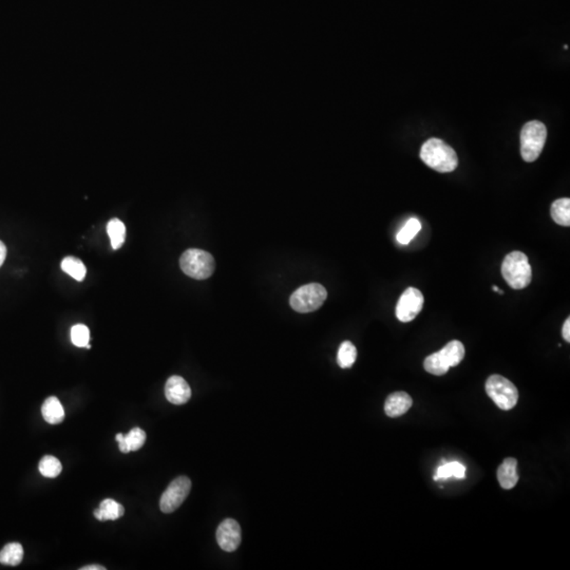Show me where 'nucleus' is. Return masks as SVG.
Instances as JSON below:
<instances>
[{"label":"nucleus","instance_id":"obj_1","mask_svg":"<svg viewBox=\"0 0 570 570\" xmlns=\"http://www.w3.org/2000/svg\"><path fill=\"white\" fill-rule=\"evenodd\" d=\"M420 159L436 172L447 174L457 169L459 165L457 153L452 147L440 139H428L422 146Z\"/></svg>","mask_w":570,"mask_h":570},{"label":"nucleus","instance_id":"obj_2","mask_svg":"<svg viewBox=\"0 0 570 570\" xmlns=\"http://www.w3.org/2000/svg\"><path fill=\"white\" fill-rule=\"evenodd\" d=\"M465 357V347L459 340L447 343L440 352L428 356L424 359V368L428 373L443 376L448 373L450 368L457 367Z\"/></svg>","mask_w":570,"mask_h":570},{"label":"nucleus","instance_id":"obj_3","mask_svg":"<svg viewBox=\"0 0 570 570\" xmlns=\"http://www.w3.org/2000/svg\"><path fill=\"white\" fill-rule=\"evenodd\" d=\"M502 274L510 288L522 290L527 288L532 280V268L527 256L522 251H513L505 257Z\"/></svg>","mask_w":570,"mask_h":570},{"label":"nucleus","instance_id":"obj_4","mask_svg":"<svg viewBox=\"0 0 570 570\" xmlns=\"http://www.w3.org/2000/svg\"><path fill=\"white\" fill-rule=\"evenodd\" d=\"M547 139V129L543 123L531 120L524 125L521 132V155L524 161H536L544 148Z\"/></svg>","mask_w":570,"mask_h":570},{"label":"nucleus","instance_id":"obj_5","mask_svg":"<svg viewBox=\"0 0 570 570\" xmlns=\"http://www.w3.org/2000/svg\"><path fill=\"white\" fill-rule=\"evenodd\" d=\"M184 274L197 280L209 278L215 272V259L207 251L191 249L184 251L180 259Z\"/></svg>","mask_w":570,"mask_h":570},{"label":"nucleus","instance_id":"obj_6","mask_svg":"<svg viewBox=\"0 0 570 570\" xmlns=\"http://www.w3.org/2000/svg\"><path fill=\"white\" fill-rule=\"evenodd\" d=\"M486 392L495 405L504 411L513 409L519 401L517 387L501 375H492L487 380Z\"/></svg>","mask_w":570,"mask_h":570},{"label":"nucleus","instance_id":"obj_7","mask_svg":"<svg viewBox=\"0 0 570 570\" xmlns=\"http://www.w3.org/2000/svg\"><path fill=\"white\" fill-rule=\"evenodd\" d=\"M328 293L321 284L311 283L303 285L291 296V307L298 313H311L322 307Z\"/></svg>","mask_w":570,"mask_h":570},{"label":"nucleus","instance_id":"obj_8","mask_svg":"<svg viewBox=\"0 0 570 570\" xmlns=\"http://www.w3.org/2000/svg\"><path fill=\"white\" fill-rule=\"evenodd\" d=\"M191 482L187 476H179L170 482L165 492L162 494L160 508L164 513L176 511L186 500L190 492Z\"/></svg>","mask_w":570,"mask_h":570},{"label":"nucleus","instance_id":"obj_9","mask_svg":"<svg viewBox=\"0 0 570 570\" xmlns=\"http://www.w3.org/2000/svg\"><path fill=\"white\" fill-rule=\"evenodd\" d=\"M424 295L415 288H409L403 293L396 305V317L399 321L410 322L415 319L424 307Z\"/></svg>","mask_w":570,"mask_h":570},{"label":"nucleus","instance_id":"obj_10","mask_svg":"<svg viewBox=\"0 0 570 570\" xmlns=\"http://www.w3.org/2000/svg\"><path fill=\"white\" fill-rule=\"evenodd\" d=\"M218 544L226 552L237 550L241 543V527L234 519H226L217 529Z\"/></svg>","mask_w":570,"mask_h":570},{"label":"nucleus","instance_id":"obj_11","mask_svg":"<svg viewBox=\"0 0 570 570\" xmlns=\"http://www.w3.org/2000/svg\"><path fill=\"white\" fill-rule=\"evenodd\" d=\"M165 396L174 405H184L190 399V387L181 376H172L165 384Z\"/></svg>","mask_w":570,"mask_h":570},{"label":"nucleus","instance_id":"obj_12","mask_svg":"<svg viewBox=\"0 0 570 570\" xmlns=\"http://www.w3.org/2000/svg\"><path fill=\"white\" fill-rule=\"evenodd\" d=\"M413 405L412 397L405 392H395L389 395L384 403V412L389 417H399L409 411Z\"/></svg>","mask_w":570,"mask_h":570},{"label":"nucleus","instance_id":"obj_13","mask_svg":"<svg viewBox=\"0 0 570 570\" xmlns=\"http://www.w3.org/2000/svg\"><path fill=\"white\" fill-rule=\"evenodd\" d=\"M517 461L513 457H508L503 461L502 465L497 469V480L503 489L515 488L519 482V474L517 471Z\"/></svg>","mask_w":570,"mask_h":570},{"label":"nucleus","instance_id":"obj_14","mask_svg":"<svg viewBox=\"0 0 570 570\" xmlns=\"http://www.w3.org/2000/svg\"><path fill=\"white\" fill-rule=\"evenodd\" d=\"M43 419L51 424H58L64 419V410L57 397L51 396L46 399L41 407Z\"/></svg>","mask_w":570,"mask_h":570},{"label":"nucleus","instance_id":"obj_15","mask_svg":"<svg viewBox=\"0 0 570 570\" xmlns=\"http://www.w3.org/2000/svg\"><path fill=\"white\" fill-rule=\"evenodd\" d=\"M125 509L123 505L118 504L111 499H106L101 503L99 509H95V517L99 521H116L124 515Z\"/></svg>","mask_w":570,"mask_h":570},{"label":"nucleus","instance_id":"obj_16","mask_svg":"<svg viewBox=\"0 0 570 570\" xmlns=\"http://www.w3.org/2000/svg\"><path fill=\"white\" fill-rule=\"evenodd\" d=\"M551 217L561 226L570 225V200L568 197L555 200L551 205Z\"/></svg>","mask_w":570,"mask_h":570},{"label":"nucleus","instance_id":"obj_17","mask_svg":"<svg viewBox=\"0 0 570 570\" xmlns=\"http://www.w3.org/2000/svg\"><path fill=\"white\" fill-rule=\"evenodd\" d=\"M24 557V548L20 543H10L0 551V563L4 565L18 566Z\"/></svg>","mask_w":570,"mask_h":570},{"label":"nucleus","instance_id":"obj_18","mask_svg":"<svg viewBox=\"0 0 570 570\" xmlns=\"http://www.w3.org/2000/svg\"><path fill=\"white\" fill-rule=\"evenodd\" d=\"M357 359V349L351 341L341 343L337 354V363L342 369H349L355 363Z\"/></svg>","mask_w":570,"mask_h":570},{"label":"nucleus","instance_id":"obj_19","mask_svg":"<svg viewBox=\"0 0 570 570\" xmlns=\"http://www.w3.org/2000/svg\"><path fill=\"white\" fill-rule=\"evenodd\" d=\"M108 235H109L110 241H111V246L113 249H118L124 244L125 238H126V228L125 224L120 220L114 219L110 220L107 226Z\"/></svg>","mask_w":570,"mask_h":570},{"label":"nucleus","instance_id":"obj_20","mask_svg":"<svg viewBox=\"0 0 570 570\" xmlns=\"http://www.w3.org/2000/svg\"><path fill=\"white\" fill-rule=\"evenodd\" d=\"M62 270L78 281H83L86 277V266L82 260L76 257H67L62 261Z\"/></svg>","mask_w":570,"mask_h":570},{"label":"nucleus","instance_id":"obj_21","mask_svg":"<svg viewBox=\"0 0 570 570\" xmlns=\"http://www.w3.org/2000/svg\"><path fill=\"white\" fill-rule=\"evenodd\" d=\"M466 478V467L463 464L459 461H452V463L444 464L440 466L436 472V475L434 476V480H444V478Z\"/></svg>","mask_w":570,"mask_h":570},{"label":"nucleus","instance_id":"obj_22","mask_svg":"<svg viewBox=\"0 0 570 570\" xmlns=\"http://www.w3.org/2000/svg\"><path fill=\"white\" fill-rule=\"evenodd\" d=\"M420 230H422V223L419 220L411 218L396 235L397 242L401 245L409 244L415 238L416 235L420 232Z\"/></svg>","mask_w":570,"mask_h":570},{"label":"nucleus","instance_id":"obj_23","mask_svg":"<svg viewBox=\"0 0 570 570\" xmlns=\"http://www.w3.org/2000/svg\"><path fill=\"white\" fill-rule=\"evenodd\" d=\"M39 469L41 475L45 478H54L60 475L62 467V464L55 457L46 455L39 461Z\"/></svg>","mask_w":570,"mask_h":570},{"label":"nucleus","instance_id":"obj_24","mask_svg":"<svg viewBox=\"0 0 570 570\" xmlns=\"http://www.w3.org/2000/svg\"><path fill=\"white\" fill-rule=\"evenodd\" d=\"M71 341L76 347H86L90 341V331L85 324H76L71 328Z\"/></svg>","mask_w":570,"mask_h":570},{"label":"nucleus","instance_id":"obj_25","mask_svg":"<svg viewBox=\"0 0 570 570\" xmlns=\"http://www.w3.org/2000/svg\"><path fill=\"white\" fill-rule=\"evenodd\" d=\"M125 438H126L130 451H137L144 446L145 442H146V433L139 428H134L127 436H125Z\"/></svg>","mask_w":570,"mask_h":570},{"label":"nucleus","instance_id":"obj_26","mask_svg":"<svg viewBox=\"0 0 570 570\" xmlns=\"http://www.w3.org/2000/svg\"><path fill=\"white\" fill-rule=\"evenodd\" d=\"M116 442L118 443V447H120V452L123 453L130 452V449H129L128 444H127L126 438H125L124 434L123 433L116 434Z\"/></svg>","mask_w":570,"mask_h":570},{"label":"nucleus","instance_id":"obj_27","mask_svg":"<svg viewBox=\"0 0 570 570\" xmlns=\"http://www.w3.org/2000/svg\"><path fill=\"white\" fill-rule=\"evenodd\" d=\"M562 334H563V338L565 339V341L567 342H570V319L567 318L566 321L564 322L563 330H562Z\"/></svg>","mask_w":570,"mask_h":570},{"label":"nucleus","instance_id":"obj_28","mask_svg":"<svg viewBox=\"0 0 570 570\" xmlns=\"http://www.w3.org/2000/svg\"><path fill=\"white\" fill-rule=\"evenodd\" d=\"M6 257H7V247H6L5 243L0 241V267L5 262Z\"/></svg>","mask_w":570,"mask_h":570},{"label":"nucleus","instance_id":"obj_29","mask_svg":"<svg viewBox=\"0 0 570 570\" xmlns=\"http://www.w3.org/2000/svg\"><path fill=\"white\" fill-rule=\"evenodd\" d=\"M106 568L101 565H88L82 568V570H105Z\"/></svg>","mask_w":570,"mask_h":570}]
</instances>
